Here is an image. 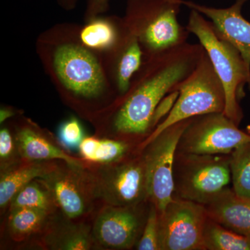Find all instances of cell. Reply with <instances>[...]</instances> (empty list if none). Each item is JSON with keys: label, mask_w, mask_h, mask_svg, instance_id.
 I'll use <instances>...</instances> for the list:
<instances>
[{"label": "cell", "mask_w": 250, "mask_h": 250, "mask_svg": "<svg viewBox=\"0 0 250 250\" xmlns=\"http://www.w3.org/2000/svg\"><path fill=\"white\" fill-rule=\"evenodd\" d=\"M203 238L206 250H250V237L229 229L208 216Z\"/></svg>", "instance_id": "7402d4cb"}, {"label": "cell", "mask_w": 250, "mask_h": 250, "mask_svg": "<svg viewBox=\"0 0 250 250\" xmlns=\"http://www.w3.org/2000/svg\"><path fill=\"white\" fill-rule=\"evenodd\" d=\"M119 35L110 20L95 17L81 30L80 43L91 51H108L119 44Z\"/></svg>", "instance_id": "ffe728a7"}, {"label": "cell", "mask_w": 250, "mask_h": 250, "mask_svg": "<svg viewBox=\"0 0 250 250\" xmlns=\"http://www.w3.org/2000/svg\"><path fill=\"white\" fill-rule=\"evenodd\" d=\"M182 0H129L126 22L149 57L187 42L177 16Z\"/></svg>", "instance_id": "277c9868"}, {"label": "cell", "mask_w": 250, "mask_h": 250, "mask_svg": "<svg viewBox=\"0 0 250 250\" xmlns=\"http://www.w3.org/2000/svg\"><path fill=\"white\" fill-rule=\"evenodd\" d=\"M230 154L176 152L173 197L206 205L231 182Z\"/></svg>", "instance_id": "8992f818"}, {"label": "cell", "mask_w": 250, "mask_h": 250, "mask_svg": "<svg viewBox=\"0 0 250 250\" xmlns=\"http://www.w3.org/2000/svg\"><path fill=\"white\" fill-rule=\"evenodd\" d=\"M250 134L242 131L223 113L194 117L179 139L177 152L195 154H230Z\"/></svg>", "instance_id": "30bf717a"}, {"label": "cell", "mask_w": 250, "mask_h": 250, "mask_svg": "<svg viewBox=\"0 0 250 250\" xmlns=\"http://www.w3.org/2000/svg\"><path fill=\"white\" fill-rule=\"evenodd\" d=\"M98 202L116 207H136L149 202L147 167L142 151L136 149L123 160L86 164Z\"/></svg>", "instance_id": "5b68a950"}, {"label": "cell", "mask_w": 250, "mask_h": 250, "mask_svg": "<svg viewBox=\"0 0 250 250\" xmlns=\"http://www.w3.org/2000/svg\"><path fill=\"white\" fill-rule=\"evenodd\" d=\"M76 1L77 0H60L62 4L67 8H71L72 6H75Z\"/></svg>", "instance_id": "4dcf8cb0"}, {"label": "cell", "mask_w": 250, "mask_h": 250, "mask_svg": "<svg viewBox=\"0 0 250 250\" xmlns=\"http://www.w3.org/2000/svg\"><path fill=\"white\" fill-rule=\"evenodd\" d=\"M134 141L113 138L96 137L93 154L86 164L104 165L123 160L137 149Z\"/></svg>", "instance_id": "603a6c76"}, {"label": "cell", "mask_w": 250, "mask_h": 250, "mask_svg": "<svg viewBox=\"0 0 250 250\" xmlns=\"http://www.w3.org/2000/svg\"><path fill=\"white\" fill-rule=\"evenodd\" d=\"M42 179L55 199L59 211L74 220L93 219L98 200L87 165H71L59 160Z\"/></svg>", "instance_id": "9c48e42d"}, {"label": "cell", "mask_w": 250, "mask_h": 250, "mask_svg": "<svg viewBox=\"0 0 250 250\" xmlns=\"http://www.w3.org/2000/svg\"><path fill=\"white\" fill-rule=\"evenodd\" d=\"M191 119L171 125L139 149L147 167L149 202L155 206L159 213L173 198L174 157L181 136Z\"/></svg>", "instance_id": "ba28073f"}, {"label": "cell", "mask_w": 250, "mask_h": 250, "mask_svg": "<svg viewBox=\"0 0 250 250\" xmlns=\"http://www.w3.org/2000/svg\"><path fill=\"white\" fill-rule=\"evenodd\" d=\"M22 161L14 131L4 126L0 130V172L9 170Z\"/></svg>", "instance_id": "d4e9b609"}, {"label": "cell", "mask_w": 250, "mask_h": 250, "mask_svg": "<svg viewBox=\"0 0 250 250\" xmlns=\"http://www.w3.org/2000/svg\"><path fill=\"white\" fill-rule=\"evenodd\" d=\"M116 64L117 87L121 94H126L131 86V80L143 65L144 52L139 39L128 28Z\"/></svg>", "instance_id": "d6986e66"}, {"label": "cell", "mask_w": 250, "mask_h": 250, "mask_svg": "<svg viewBox=\"0 0 250 250\" xmlns=\"http://www.w3.org/2000/svg\"><path fill=\"white\" fill-rule=\"evenodd\" d=\"M14 133L24 161L62 160L74 166L86 165L80 157L69 154L52 135L30 121L18 126Z\"/></svg>", "instance_id": "9a60e30c"}, {"label": "cell", "mask_w": 250, "mask_h": 250, "mask_svg": "<svg viewBox=\"0 0 250 250\" xmlns=\"http://www.w3.org/2000/svg\"><path fill=\"white\" fill-rule=\"evenodd\" d=\"M179 96L169 114L137 149L146 147L166 128L184 120L212 113H223L225 95L223 83L205 49L193 70L174 88Z\"/></svg>", "instance_id": "7a4b0ae2"}, {"label": "cell", "mask_w": 250, "mask_h": 250, "mask_svg": "<svg viewBox=\"0 0 250 250\" xmlns=\"http://www.w3.org/2000/svg\"><path fill=\"white\" fill-rule=\"evenodd\" d=\"M16 115V112L13 108L3 107L0 109V123L2 125L6 120Z\"/></svg>", "instance_id": "f546056e"}, {"label": "cell", "mask_w": 250, "mask_h": 250, "mask_svg": "<svg viewBox=\"0 0 250 250\" xmlns=\"http://www.w3.org/2000/svg\"><path fill=\"white\" fill-rule=\"evenodd\" d=\"M41 249L88 250L95 249L92 221L74 220L57 212L52 215L45 229L34 243Z\"/></svg>", "instance_id": "5bb4252c"}, {"label": "cell", "mask_w": 250, "mask_h": 250, "mask_svg": "<svg viewBox=\"0 0 250 250\" xmlns=\"http://www.w3.org/2000/svg\"><path fill=\"white\" fill-rule=\"evenodd\" d=\"M229 164L233 190L250 200V142L241 145L230 154Z\"/></svg>", "instance_id": "cb8c5ba5"}, {"label": "cell", "mask_w": 250, "mask_h": 250, "mask_svg": "<svg viewBox=\"0 0 250 250\" xmlns=\"http://www.w3.org/2000/svg\"><path fill=\"white\" fill-rule=\"evenodd\" d=\"M178 96V90H174V91L170 93V95L165 97L161 100V103L158 105L157 108H156L155 111H154V116H153L152 121V131L157 126V125L160 123L159 122L169 114L172 108H173Z\"/></svg>", "instance_id": "83f0119b"}, {"label": "cell", "mask_w": 250, "mask_h": 250, "mask_svg": "<svg viewBox=\"0 0 250 250\" xmlns=\"http://www.w3.org/2000/svg\"><path fill=\"white\" fill-rule=\"evenodd\" d=\"M59 160L24 161L9 170L0 172V208L7 211L10 202L21 188L31 181L44 177L53 170Z\"/></svg>", "instance_id": "e0dca14e"}, {"label": "cell", "mask_w": 250, "mask_h": 250, "mask_svg": "<svg viewBox=\"0 0 250 250\" xmlns=\"http://www.w3.org/2000/svg\"><path fill=\"white\" fill-rule=\"evenodd\" d=\"M207 218L205 206L173 197L159 213L161 250H206L203 233Z\"/></svg>", "instance_id": "8fae6325"}, {"label": "cell", "mask_w": 250, "mask_h": 250, "mask_svg": "<svg viewBox=\"0 0 250 250\" xmlns=\"http://www.w3.org/2000/svg\"><path fill=\"white\" fill-rule=\"evenodd\" d=\"M203 51L201 44L185 42L149 57L142 76L115 113L108 138L134 141L149 136L158 105L193 70Z\"/></svg>", "instance_id": "6da1fadb"}, {"label": "cell", "mask_w": 250, "mask_h": 250, "mask_svg": "<svg viewBox=\"0 0 250 250\" xmlns=\"http://www.w3.org/2000/svg\"><path fill=\"white\" fill-rule=\"evenodd\" d=\"M212 220L235 232L250 237V200L228 188L205 205Z\"/></svg>", "instance_id": "2e32d148"}, {"label": "cell", "mask_w": 250, "mask_h": 250, "mask_svg": "<svg viewBox=\"0 0 250 250\" xmlns=\"http://www.w3.org/2000/svg\"><path fill=\"white\" fill-rule=\"evenodd\" d=\"M20 207L45 210L51 214L59 210L52 192L41 178L31 181L21 188L13 197L7 210Z\"/></svg>", "instance_id": "44dd1931"}, {"label": "cell", "mask_w": 250, "mask_h": 250, "mask_svg": "<svg viewBox=\"0 0 250 250\" xmlns=\"http://www.w3.org/2000/svg\"><path fill=\"white\" fill-rule=\"evenodd\" d=\"M187 29L200 41L223 83L225 95L224 114L239 125L243 115L238 104V93L246 83L250 88V70L239 52L218 37L212 22L202 17L196 10L191 9Z\"/></svg>", "instance_id": "3957f363"}, {"label": "cell", "mask_w": 250, "mask_h": 250, "mask_svg": "<svg viewBox=\"0 0 250 250\" xmlns=\"http://www.w3.org/2000/svg\"><path fill=\"white\" fill-rule=\"evenodd\" d=\"M247 0H236L226 9H215L182 0V4L210 18L215 33L239 52L250 70V22L242 16L241 9Z\"/></svg>", "instance_id": "4fadbf2b"}, {"label": "cell", "mask_w": 250, "mask_h": 250, "mask_svg": "<svg viewBox=\"0 0 250 250\" xmlns=\"http://www.w3.org/2000/svg\"><path fill=\"white\" fill-rule=\"evenodd\" d=\"M52 65L64 88L77 98H98L106 88L100 62L91 50L81 43H65L56 47Z\"/></svg>", "instance_id": "52a82bcc"}, {"label": "cell", "mask_w": 250, "mask_h": 250, "mask_svg": "<svg viewBox=\"0 0 250 250\" xmlns=\"http://www.w3.org/2000/svg\"><path fill=\"white\" fill-rule=\"evenodd\" d=\"M109 0H87L86 14L90 19L104 12L108 8Z\"/></svg>", "instance_id": "f1b7e54d"}, {"label": "cell", "mask_w": 250, "mask_h": 250, "mask_svg": "<svg viewBox=\"0 0 250 250\" xmlns=\"http://www.w3.org/2000/svg\"><path fill=\"white\" fill-rule=\"evenodd\" d=\"M144 205L102 206L92 220L95 249L130 250L136 247L147 219Z\"/></svg>", "instance_id": "7c38bea8"}, {"label": "cell", "mask_w": 250, "mask_h": 250, "mask_svg": "<svg viewBox=\"0 0 250 250\" xmlns=\"http://www.w3.org/2000/svg\"><path fill=\"white\" fill-rule=\"evenodd\" d=\"M6 212L5 232L11 241L22 243V246L26 242H32L34 245L54 215L28 207H20Z\"/></svg>", "instance_id": "ac0fdd59"}, {"label": "cell", "mask_w": 250, "mask_h": 250, "mask_svg": "<svg viewBox=\"0 0 250 250\" xmlns=\"http://www.w3.org/2000/svg\"><path fill=\"white\" fill-rule=\"evenodd\" d=\"M84 137L83 127L76 118H70L59 126V142L68 152L79 149L80 143Z\"/></svg>", "instance_id": "4316f807"}, {"label": "cell", "mask_w": 250, "mask_h": 250, "mask_svg": "<svg viewBox=\"0 0 250 250\" xmlns=\"http://www.w3.org/2000/svg\"><path fill=\"white\" fill-rule=\"evenodd\" d=\"M142 234L136 246L139 250H161L159 239V212L150 203Z\"/></svg>", "instance_id": "484cf974"}]
</instances>
